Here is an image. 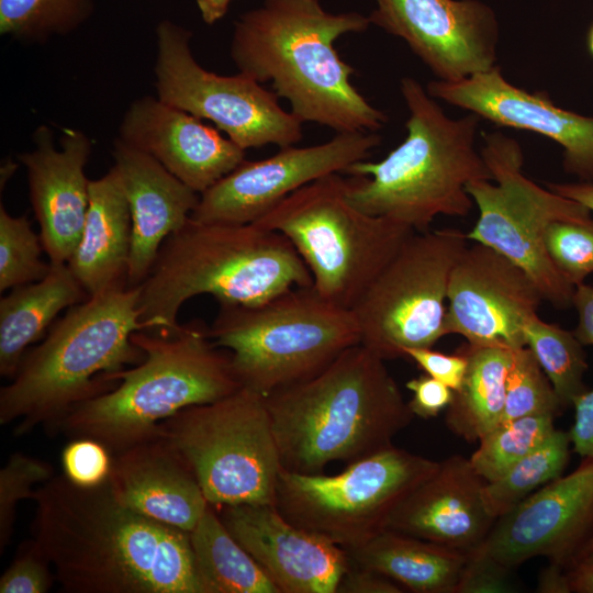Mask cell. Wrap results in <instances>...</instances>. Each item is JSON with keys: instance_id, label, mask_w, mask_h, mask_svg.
<instances>
[{"instance_id": "7", "label": "cell", "mask_w": 593, "mask_h": 593, "mask_svg": "<svg viewBox=\"0 0 593 593\" xmlns=\"http://www.w3.org/2000/svg\"><path fill=\"white\" fill-rule=\"evenodd\" d=\"M132 340L143 360L112 374L118 384L76 405L57 432L94 439L113 455L156 437L158 425L181 410L242 387L228 351L216 347L200 323L182 325L176 335L137 331Z\"/></svg>"}, {"instance_id": "18", "label": "cell", "mask_w": 593, "mask_h": 593, "mask_svg": "<svg viewBox=\"0 0 593 593\" xmlns=\"http://www.w3.org/2000/svg\"><path fill=\"white\" fill-rule=\"evenodd\" d=\"M542 296L529 276L496 250L472 242L452 268L446 334L471 344L526 346L525 326Z\"/></svg>"}, {"instance_id": "50", "label": "cell", "mask_w": 593, "mask_h": 593, "mask_svg": "<svg viewBox=\"0 0 593 593\" xmlns=\"http://www.w3.org/2000/svg\"><path fill=\"white\" fill-rule=\"evenodd\" d=\"M232 0H197L198 9L206 24H214L227 12Z\"/></svg>"}, {"instance_id": "9", "label": "cell", "mask_w": 593, "mask_h": 593, "mask_svg": "<svg viewBox=\"0 0 593 593\" xmlns=\"http://www.w3.org/2000/svg\"><path fill=\"white\" fill-rule=\"evenodd\" d=\"M347 187L348 178L340 172L316 179L255 224L284 235L307 266L318 294L351 310L415 231L357 209Z\"/></svg>"}, {"instance_id": "48", "label": "cell", "mask_w": 593, "mask_h": 593, "mask_svg": "<svg viewBox=\"0 0 593 593\" xmlns=\"http://www.w3.org/2000/svg\"><path fill=\"white\" fill-rule=\"evenodd\" d=\"M545 184L557 194L581 203L593 214V182H546Z\"/></svg>"}, {"instance_id": "26", "label": "cell", "mask_w": 593, "mask_h": 593, "mask_svg": "<svg viewBox=\"0 0 593 593\" xmlns=\"http://www.w3.org/2000/svg\"><path fill=\"white\" fill-rule=\"evenodd\" d=\"M89 208L78 246L68 266L89 296L127 287L132 219L114 166L91 180Z\"/></svg>"}, {"instance_id": "30", "label": "cell", "mask_w": 593, "mask_h": 593, "mask_svg": "<svg viewBox=\"0 0 593 593\" xmlns=\"http://www.w3.org/2000/svg\"><path fill=\"white\" fill-rule=\"evenodd\" d=\"M189 537L204 593H280L211 504Z\"/></svg>"}, {"instance_id": "4", "label": "cell", "mask_w": 593, "mask_h": 593, "mask_svg": "<svg viewBox=\"0 0 593 593\" xmlns=\"http://www.w3.org/2000/svg\"><path fill=\"white\" fill-rule=\"evenodd\" d=\"M313 286L291 242L255 223L199 222L191 217L163 243L138 286L139 323L176 335L182 304L210 294L221 304L255 305L289 289Z\"/></svg>"}, {"instance_id": "29", "label": "cell", "mask_w": 593, "mask_h": 593, "mask_svg": "<svg viewBox=\"0 0 593 593\" xmlns=\"http://www.w3.org/2000/svg\"><path fill=\"white\" fill-rule=\"evenodd\" d=\"M467 358L460 388L446 409V426L466 441H479L500 423L504 410L506 380L513 348L501 344L463 343L458 348ZM517 349V348H516Z\"/></svg>"}, {"instance_id": "46", "label": "cell", "mask_w": 593, "mask_h": 593, "mask_svg": "<svg viewBox=\"0 0 593 593\" xmlns=\"http://www.w3.org/2000/svg\"><path fill=\"white\" fill-rule=\"evenodd\" d=\"M572 306L578 315L574 335L583 346L593 345V284L575 286Z\"/></svg>"}, {"instance_id": "20", "label": "cell", "mask_w": 593, "mask_h": 593, "mask_svg": "<svg viewBox=\"0 0 593 593\" xmlns=\"http://www.w3.org/2000/svg\"><path fill=\"white\" fill-rule=\"evenodd\" d=\"M217 508L225 527L280 593H336L349 566L345 549L290 523L270 504Z\"/></svg>"}, {"instance_id": "41", "label": "cell", "mask_w": 593, "mask_h": 593, "mask_svg": "<svg viewBox=\"0 0 593 593\" xmlns=\"http://www.w3.org/2000/svg\"><path fill=\"white\" fill-rule=\"evenodd\" d=\"M512 570L477 548L468 552L456 593L515 592Z\"/></svg>"}, {"instance_id": "35", "label": "cell", "mask_w": 593, "mask_h": 593, "mask_svg": "<svg viewBox=\"0 0 593 593\" xmlns=\"http://www.w3.org/2000/svg\"><path fill=\"white\" fill-rule=\"evenodd\" d=\"M40 235L26 215L12 216L0 206V291L44 279L52 264L41 259Z\"/></svg>"}, {"instance_id": "45", "label": "cell", "mask_w": 593, "mask_h": 593, "mask_svg": "<svg viewBox=\"0 0 593 593\" xmlns=\"http://www.w3.org/2000/svg\"><path fill=\"white\" fill-rule=\"evenodd\" d=\"M572 406L574 423L568 433L573 451L593 458V389L578 396Z\"/></svg>"}, {"instance_id": "32", "label": "cell", "mask_w": 593, "mask_h": 593, "mask_svg": "<svg viewBox=\"0 0 593 593\" xmlns=\"http://www.w3.org/2000/svg\"><path fill=\"white\" fill-rule=\"evenodd\" d=\"M525 343L549 379L563 410L588 391L589 369L583 345L574 335L534 315L525 326Z\"/></svg>"}, {"instance_id": "19", "label": "cell", "mask_w": 593, "mask_h": 593, "mask_svg": "<svg viewBox=\"0 0 593 593\" xmlns=\"http://www.w3.org/2000/svg\"><path fill=\"white\" fill-rule=\"evenodd\" d=\"M427 92L481 120L550 138L562 147V168L593 182V118L556 105L544 91H527L505 79L501 68L457 81L432 80Z\"/></svg>"}, {"instance_id": "22", "label": "cell", "mask_w": 593, "mask_h": 593, "mask_svg": "<svg viewBox=\"0 0 593 593\" xmlns=\"http://www.w3.org/2000/svg\"><path fill=\"white\" fill-rule=\"evenodd\" d=\"M116 138L154 157L199 194L245 160V149L219 128L157 97L130 104Z\"/></svg>"}, {"instance_id": "39", "label": "cell", "mask_w": 593, "mask_h": 593, "mask_svg": "<svg viewBox=\"0 0 593 593\" xmlns=\"http://www.w3.org/2000/svg\"><path fill=\"white\" fill-rule=\"evenodd\" d=\"M112 461V452L103 444L90 438H75L61 452L64 474L81 486H96L105 482Z\"/></svg>"}, {"instance_id": "47", "label": "cell", "mask_w": 593, "mask_h": 593, "mask_svg": "<svg viewBox=\"0 0 593 593\" xmlns=\"http://www.w3.org/2000/svg\"><path fill=\"white\" fill-rule=\"evenodd\" d=\"M570 593H593V550L578 558L568 569Z\"/></svg>"}, {"instance_id": "33", "label": "cell", "mask_w": 593, "mask_h": 593, "mask_svg": "<svg viewBox=\"0 0 593 593\" xmlns=\"http://www.w3.org/2000/svg\"><path fill=\"white\" fill-rule=\"evenodd\" d=\"M555 418L530 415L499 424L478 441L469 458L472 467L486 482L497 479L552 434Z\"/></svg>"}, {"instance_id": "34", "label": "cell", "mask_w": 593, "mask_h": 593, "mask_svg": "<svg viewBox=\"0 0 593 593\" xmlns=\"http://www.w3.org/2000/svg\"><path fill=\"white\" fill-rule=\"evenodd\" d=\"M89 11L90 0H0V33L41 43L75 30Z\"/></svg>"}, {"instance_id": "52", "label": "cell", "mask_w": 593, "mask_h": 593, "mask_svg": "<svg viewBox=\"0 0 593 593\" xmlns=\"http://www.w3.org/2000/svg\"><path fill=\"white\" fill-rule=\"evenodd\" d=\"M590 550H593V538H592L591 541L588 544V546H586V548H585V550H584V552H583L582 555L586 553V552L590 551Z\"/></svg>"}, {"instance_id": "51", "label": "cell", "mask_w": 593, "mask_h": 593, "mask_svg": "<svg viewBox=\"0 0 593 593\" xmlns=\"http://www.w3.org/2000/svg\"><path fill=\"white\" fill-rule=\"evenodd\" d=\"M588 47L590 53L593 55V25L588 33Z\"/></svg>"}, {"instance_id": "3", "label": "cell", "mask_w": 593, "mask_h": 593, "mask_svg": "<svg viewBox=\"0 0 593 593\" xmlns=\"http://www.w3.org/2000/svg\"><path fill=\"white\" fill-rule=\"evenodd\" d=\"M282 468L315 474L393 446L414 418L385 360L358 344L302 382L266 396Z\"/></svg>"}, {"instance_id": "40", "label": "cell", "mask_w": 593, "mask_h": 593, "mask_svg": "<svg viewBox=\"0 0 593 593\" xmlns=\"http://www.w3.org/2000/svg\"><path fill=\"white\" fill-rule=\"evenodd\" d=\"M33 540L25 545L0 578L1 593H45L56 580Z\"/></svg>"}, {"instance_id": "42", "label": "cell", "mask_w": 593, "mask_h": 593, "mask_svg": "<svg viewBox=\"0 0 593 593\" xmlns=\"http://www.w3.org/2000/svg\"><path fill=\"white\" fill-rule=\"evenodd\" d=\"M405 358L412 359L425 373L457 391L467 369V358L458 349L454 354L435 351L432 348H410Z\"/></svg>"}, {"instance_id": "43", "label": "cell", "mask_w": 593, "mask_h": 593, "mask_svg": "<svg viewBox=\"0 0 593 593\" xmlns=\"http://www.w3.org/2000/svg\"><path fill=\"white\" fill-rule=\"evenodd\" d=\"M405 387L413 393L407 402L411 412L425 419L446 410L454 398V390L425 372L409 380Z\"/></svg>"}, {"instance_id": "49", "label": "cell", "mask_w": 593, "mask_h": 593, "mask_svg": "<svg viewBox=\"0 0 593 593\" xmlns=\"http://www.w3.org/2000/svg\"><path fill=\"white\" fill-rule=\"evenodd\" d=\"M536 591L540 593H570L567 569L561 564L549 562L540 572Z\"/></svg>"}, {"instance_id": "44", "label": "cell", "mask_w": 593, "mask_h": 593, "mask_svg": "<svg viewBox=\"0 0 593 593\" xmlns=\"http://www.w3.org/2000/svg\"><path fill=\"white\" fill-rule=\"evenodd\" d=\"M405 590L384 574L349 563L336 593H402Z\"/></svg>"}, {"instance_id": "2", "label": "cell", "mask_w": 593, "mask_h": 593, "mask_svg": "<svg viewBox=\"0 0 593 593\" xmlns=\"http://www.w3.org/2000/svg\"><path fill=\"white\" fill-rule=\"evenodd\" d=\"M370 25L360 12L332 13L318 0H264L235 22L231 58L238 72L270 81L302 123L336 133L376 132L388 116L353 86L355 69L334 46L342 35Z\"/></svg>"}, {"instance_id": "11", "label": "cell", "mask_w": 593, "mask_h": 593, "mask_svg": "<svg viewBox=\"0 0 593 593\" xmlns=\"http://www.w3.org/2000/svg\"><path fill=\"white\" fill-rule=\"evenodd\" d=\"M480 153L492 180H473L467 191L479 211L467 237L481 243L522 268L542 300L555 307L572 306L574 288L550 260L545 233L555 221L593 216L581 203L540 187L523 174L519 143L500 131L483 132Z\"/></svg>"}, {"instance_id": "37", "label": "cell", "mask_w": 593, "mask_h": 593, "mask_svg": "<svg viewBox=\"0 0 593 593\" xmlns=\"http://www.w3.org/2000/svg\"><path fill=\"white\" fill-rule=\"evenodd\" d=\"M548 256L573 287L593 273V216L585 221H555L545 233Z\"/></svg>"}, {"instance_id": "17", "label": "cell", "mask_w": 593, "mask_h": 593, "mask_svg": "<svg viewBox=\"0 0 593 593\" xmlns=\"http://www.w3.org/2000/svg\"><path fill=\"white\" fill-rule=\"evenodd\" d=\"M593 538V458L497 517L479 549L514 569L545 557L568 569Z\"/></svg>"}, {"instance_id": "1", "label": "cell", "mask_w": 593, "mask_h": 593, "mask_svg": "<svg viewBox=\"0 0 593 593\" xmlns=\"http://www.w3.org/2000/svg\"><path fill=\"white\" fill-rule=\"evenodd\" d=\"M33 542L70 593H204L189 533L123 506L108 480L41 484Z\"/></svg>"}, {"instance_id": "12", "label": "cell", "mask_w": 593, "mask_h": 593, "mask_svg": "<svg viewBox=\"0 0 593 593\" xmlns=\"http://www.w3.org/2000/svg\"><path fill=\"white\" fill-rule=\"evenodd\" d=\"M438 466L393 445L334 475L282 468L273 506L295 526L351 549L388 529L394 511Z\"/></svg>"}, {"instance_id": "23", "label": "cell", "mask_w": 593, "mask_h": 593, "mask_svg": "<svg viewBox=\"0 0 593 593\" xmlns=\"http://www.w3.org/2000/svg\"><path fill=\"white\" fill-rule=\"evenodd\" d=\"M485 482L469 458L452 455L399 505L388 528L468 553L495 522L483 501Z\"/></svg>"}, {"instance_id": "38", "label": "cell", "mask_w": 593, "mask_h": 593, "mask_svg": "<svg viewBox=\"0 0 593 593\" xmlns=\"http://www.w3.org/2000/svg\"><path fill=\"white\" fill-rule=\"evenodd\" d=\"M51 463L30 457L22 452L10 456L0 470V552L8 546L13 533L18 503L24 499H33L37 483L53 478Z\"/></svg>"}, {"instance_id": "14", "label": "cell", "mask_w": 593, "mask_h": 593, "mask_svg": "<svg viewBox=\"0 0 593 593\" xmlns=\"http://www.w3.org/2000/svg\"><path fill=\"white\" fill-rule=\"evenodd\" d=\"M155 88L161 101L216 128L243 149L273 144L292 146L302 138V122L278 97L250 77L222 76L204 69L191 51V32L170 21L156 29Z\"/></svg>"}, {"instance_id": "10", "label": "cell", "mask_w": 593, "mask_h": 593, "mask_svg": "<svg viewBox=\"0 0 593 593\" xmlns=\"http://www.w3.org/2000/svg\"><path fill=\"white\" fill-rule=\"evenodd\" d=\"M215 508L275 503L282 469L266 396L240 387L158 425Z\"/></svg>"}, {"instance_id": "15", "label": "cell", "mask_w": 593, "mask_h": 593, "mask_svg": "<svg viewBox=\"0 0 593 593\" xmlns=\"http://www.w3.org/2000/svg\"><path fill=\"white\" fill-rule=\"evenodd\" d=\"M381 142L376 132H347L322 144L280 148L236 169L200 194L190 217L199 222L255 223L298 189L366 160Z\"/></svg>"}, {"instance_id": "31", "label": "cell", "mask_w": 593, "mask_h": 593, "mask_svg": "<svg viewBox=\"0 0 593 593\" xmlns=\"http://www.w3.org/2000/svg\"><path fill=\"white\" fill-rule=\"evenodd\" d=\"M569 433L556 428L535 450L497 479L485 482L483 501L496 519L547 483L561 477L570 460Z\"/></svg>"}, {"instance_id": "13", "label": "cell", "mask_w": 593, "mask_h": 593, "mask_svg": "<svg viewBox=\"0 0 593 593\" xmlns=\"http://www.w3.org/2000/svg\"><path fill=\"white\" fill-rule=\"evenodd\" d=\"M468 242L451 227L411 235L351 309L360 344L391 360L447 336L449 278Z\"/></svg>"}, {"instance_id": "21", "label": "cell", "mask_w": 593, "mask_h": 593, "mask_svg": "<svg viewBox=\"0 0 593 593\" xmlns=\"http://www.w3.org/2000/svg\"><path fill=\"white\" fill-rule=\"evenodd\" d=\"M49 126L33 134L34 149L22 153L30 201L40 224V238L49 262L68 264L80 240L89 208L90 181L85 167L91 154L90 138L81 131L66 127L54 145Z\"/></svg>"}, {"instance_id": "27", "label": "cell", "mask_w": 593, "mask_h": 593, "mask_svg": "<svg viewBox=\"0 0 593 593\" xmlns=\"http://www.w3.org/2000/svg\"><path fill=\"white\" fill-rule=\"evenodd\" d=\"M88 298L67 264H52L44 279L15 287L2 296L0 374L13 378L27 347L43 337L56 316Z\"/></svg>"}, {"instance_id": "25", "label": "cell", "mask_w": 593, "mask_h": 593, "mask_svg": "<svg viewBox=\"0 0 593 593\" xmlns=\"http://www.w3.org/2000/svg\"><path fill=\"white\" fill-rule=\"evenodd\" d=\"M113 158L132 219L127 287H137L148 276L163 243L183 226L200 197L154 157L119 138Z\"/></svg>"}, {"instance_id": "28", "label": "cell", "mask_w": 593, "mask_h": 593, "mask_svg": "<svg viewBox=\"0 0 593 593\" xmlns=\"http://www.w3.org/2000/svg\"><path fill=\"white\" fill-rule=\"evenodd\" d=\"M345 551L349 563L384 574L415 593H456L468 556L389 528Z\"/></svg>"}, {"instance_id": "36", "label": "cell", "mask_w": 593, "mask_h": 593, "mask_svg": "<svg viewBox=\"0 0 593 593\" xmlns=\"http://www.w3.org/2000/svg\"><path fill=\"white\" fill-rule=\"evenodd\" d=\"M562 412L563 407L533 351L527 346L515 349L501 423L530 415L558 416Z\"/></svg>"}, {"instance_id": "6", "label": "cell", "mask_w": 593, "mask_h": 593, "mask_svg": "<svg viewBox=\"0 0 593 593\" xmlns=\"http://www.w3.org/2000/svg\"><path fill=\"white\" fill-rule=\"evenodd\" d=\"M138 296V286L119 287L69 307L1 388L0 424L15 423V436L40 425L57 432L76 405L114 388L110 376L144 358L132 340L144 331Z\"/></svg>"}, {"instance_id": "8", "label": "cell", "mask_w": 593, "mask_h": 593, "mask_svg": "<svg viewBox=\"0 0 593 593\" xmlns=\"http://www.w3.org/2000/svg\"><path fill=\"white\" fill-rule=\"evenodd\" d=\"M206 335L228 351L239 384L265 396L316 376L360 344L351 310L329 302L313 286L255 305L221 304Z\"/></svg>"}, {"instance_id": "16", "label": "cell", "mask_w": 593, "mask_h": 593, "mask_svg": "<svg viewBox=\"0 0 593 593\" xmlns=\"http://www.w3.org/2000/svg\"><path fill=\"white\" fill-rule=\"evenodd\" d=\"M371 24L402 38L438 80L496 66L500 27L479 0H374Z\"/></svg>"}, {"instance_id": "5", "label": "cell", "mask_w": 593, "mask_h": 593, "mask_svg": "<svg viewBox=\"0 0 593 593\" xmlns=\"http://www.w3.org/2000/svg\"><path fill=\"white\" fill-rule=\"evenodd\" d=\"M400 90L409 110L407 134L382 160L346 169L351 176L347 197L365 213L423 233L438 215L467 216L474 204L467 184L492 177L475 147L478 115L448 116L412 77L401 79Z\"/></svg>"}, {"instance_id": "24", "label": "cell", "mask_w": 593, "mask_h": 593, "mask_svg": "<svg viewBox=\"0 0 593 593\" xmlns=\"http://www.w3.org/2000/svg\"><path fill=\"white\" fill-rule=\"evenodd\" d=\"M108 483L126 508L187 533L209 506L189 465L158 435L113 454Z\"/></svg>"}]
</instances>
